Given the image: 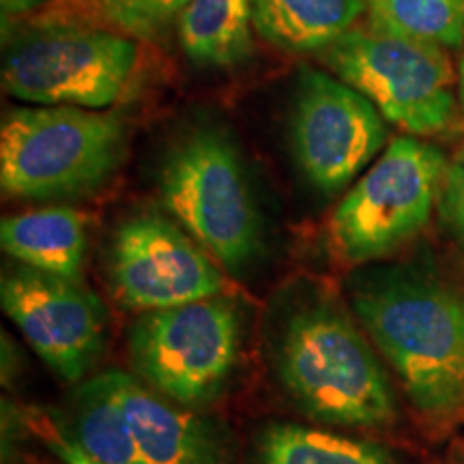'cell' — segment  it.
<instances>
[{
	"mask_svg": "<svg viewBox=\"0 0 464 464\" xmlns=\"http://www.w3.org/2000/svg\"><path fill=\"white\" fill-rule=\"evenodd\" d=\"M103 376L149 464H228L226 440L216 423L160 396L136 376L121 370H108Z\"/></svg>",
	"mask_w": 464,
	"mask_h": 464,
	"instance_id": "7c38bea8",
	"label": "cell"
},
{
	"mask_svg": "<svg viewBox=\"0 0 464 464\" xmlns=\"http://www.w3.org/2000/svg\"><path fill=\"white\" fill-rule=\"evenodd\" d=\"M445 155L430 142L402 136L342 198L332 239L348 263H370L413 239L430 222L443 185Z\"/></svg>",
	"mask_w": 464,
	"mask_h": 464,
	"instance_id": "52a82bcc",
	"label": "cell"
},
{
	"mask_svg": "<svg viewBox=\"0 0 464 464\" xmlns=\"http://www.w3.org/2000/svg\"><path fill=\"white\" fill-rule=\"evenodd\" d=\"M241 348V312L228 297L149 310L131 323L127 353L144 385L198 409L222 396Z\"/></svg>",
	"mask_w": 464,
	"mask_h": 464,
	"instance_id": "8992f818",
	"label": "cell"
},
{
	"mask_svg": "<svg viewBox=\"0 0 464 464\" xmlns=\"http://www.w3.org/2000/svg\"><path fill=\"white\" fill-rule=\"evenodd\" d=\"M324 63L368 97L387 123L413 136L439 133L454 121L458 75L440 45L370 20L329 45Z\"/></svg>",
	"mask_w": 464,
	"mask_h": 464,
	"instance_id": "5b68a950",
	"label": "cell"
},
{
	"mask_svg": "<svg viewBox=\"0 0 464 464\" xmlns=\"http://www.w3.org/2000/svg\"><path fill=\"white\" fill-rule=\"evenodd\" d=\"M260 464H396L381 445L299 423L266 426L258 440Z\"/></svg>",
	"mask_w": 464,
	"mask_h": 464,
	"instance_id": "e0dca14e",
	"label": "cell"
},
{
	"mask_svg": "<svg viewBox=\"0 0 464 464\" xmlns=\"http://www.w3.org/2000/svg\"><path fill=\"white\" fill-rule=\"evenodd\" d=\"M249 0H189L179 14V42L198 65L235 67L252 52Z\"/></svg>",
	"mask_w": 464,
	"mask_h": 464,
	"instance_id": "9a60e30c",
	"label": "cell"
},
{
	"mask_svg": "<svg viewBox=\"0 0 464 464\" xmlns=\"http://www.w3.org/2000/svg\"><path fill=\"white\" fill-rule=\"evenodd\" d=\"M3 310L63 381L80 382L106 342V310L78 280L17 266L0 284Z\"/></svg>",
	"mask_w": 464,
	"mask_h": 464,
	"instance_id": "30bf717a",
	"label": "cell"
},
{
	"mask_svg": "<svg viewBox=\"0 0 464 464\" xmlns=\"http://www.w3.org/2000/svg\"><path fill=\"white\" fill-rule=\"evenodd\" d=\"M290 127L301 172L324 194L346 188L387 142L385 119L374 103L314 69L301 73Z\"/></svg>",
	"mask_w": 464,
	"mask_h": 464,
	"instance_id": "9c48e42d",
	"label": "cell"
},
{
	"mask_svg": "<svg viewBox=\"0 0 464 464\" xmlns=\"http://www.w3.org/2000/svg\"><path fill=\"white\" fill-rule=\"evenodd\" d=\"M351 299L417 413L464 417V293L421 269L385 266L357 277Z\"/></svg>",
	"mask_w": 464,
	"mask_h": 464,
	"instance_id": "6da1fadb",
	"label": "cell"
},
{
	"mask_svg": "<svg viewBox=\"0 0 464 464\" xmlns=\"http://www.w3.org/2000/svg\"><path fill=\"white\" fill-rule=\"evenodd\" d=\"M39 432L45 440V445L54 451L58 460L63 464H102L95 456H91L78 440L73 439L72 432H67L65 428L54 426V423H39Z\"/></svg>",
	"mask_w": 464,
	"mask_h": 464,
	"instance_id": "44dd1931",
	"label": "cell"
},
{
	"mask_svg": "<svg viewBox=\"0 0 464 464\" xmlns=\"http://www.w3.org/2000/svg\"><path fill=\"white\" fill-rule=\"evenodd\" d=\"M188 3L189 0H92L110 24L140 39L160 34Z\"/></svg>",
	"mask_w": 464,
	"mask_h": 464,
	"instance_id": "d6986e66",
	"label": "cell"
},
{
	"mask_svg": "<svg viewBox=\"0 0 464 464\" xmlns=\"http://www.w3.org/2000/svg\"><path fill=\"white\" fill-rule=\"evenodd\" d=\"M254 26L286 52L327 50L355 26L365 0H249Z\"/></svg>",
	"mask_w": 464,
	"mask_h": 464,
	"instance_id": "5bb4252c",
	"label": "cell"
},
{
	"mask_svg": "<svg viewBox=\"0 0 464 464\" xmlns=\"http://www.w3.org/2000/svg\"><path fill=\"white\" fill-rule=\"evenodd\" d=\"M110 277L119 299L144 312L219 297L226 286L211 254L160 216L130 218L116 228Z\"/></svg>",
	"mask_w": 464,
	"mask_h": 464,
	"instance_id": "8fae6325",
	"label": "cell"
},
{
	"mask_svg": "<svg viewBox=\"0 0 464 464\" xmlns=\"http://www.w3.org/2000/svg\"><path fill=\"white\" fill-rule=\"evenodd\" d=\"M136 61V45L123 34L44 26L11 45L3 84L11 97L37 106L103 110L125 91Z\"/></svg>",
	"mask_w": 464,
	"mask_h": 464,
	"instance_id": "ba28073f",
	"label": "cell"
},
{
	"mask_svg": "<svg viewBox=\"0 0 464 464\" xmlns=\"http://www.w3.org/2000/svg\"><path fill=\"white\" fill-rule=\"evenodd\" d=\"M123 153L119 116L73 106L15 108L0 130V185L28 200L97 189Z\"/></svg>",
	"mask_w": 464,
	"mask_h": 464,
	"instance_id": "3957f363",
	"label": "cell"
},
{
	"mask_svg": "<svg viewBox=\"0 0 464 464\" xmlns=\"http://www.w3.org/2000/svg\"><path fill=\"white\" fill-rule=\"evenodd\" d=\"M370 20L440 48L464 44V0H365Z\"/></svg>",
	"mask_w": 464,
	"mask_h": 464,
	"instance_id": "ac0fdd59",
	"label": "cell"
},
{
	"mask_svg": "<svg viewBox=\"0 0 464 464\" xmlns=\"http://www.w3.org/2000/svg\"><path fill=\"white\" fill-rule=\"evenodd\" d=\"M69 432L102 464H149L103 374L75 390Z\"/></svg>",
	"mask_w": 464,
	"mask_h": 464,
	"instance_id": "2e32d148",
	"label": "cell"
},
{
	"mask_svg": "<svg viewBox=\"0 0 464 464\" xmlns=\"http://www.w3.org/2000/svg\"><path fill=\"white\" fill-rule=\"evenodd\" d=\"M0 246L24 266L78 280L86 254V218L67 207L34 208L5 218Z\"/></svg>",
	"mask_w": 464,
	"mask_h": 464,
	"instance_id": "4fadbf2b",
	"label": "cell"
},
{
	"mask_svg": "<svg viewBox=\"0 0 464 464\" xmlns=\"http://www.w3.org/2000/svg\"><path fill=\"white\" fill-rule=\"evenodd\" d=\"M160 189L168 211L219 265L239 274L256 260L263 219L239 150L224 131L188 133L168 155Z\"/></svg>",
	"mask_w": 464,
	"mask_h": 464,
	"instance_id": "277c9868",
	"label": "cell"
},
{
	"mask_svg": "<svg viewBox=\"0 0 464 464\" xmlns=\"http://www.w3.org/2000/svg\"><path fill=\"white\" fill-rule=\"evenodd\" d=\"M439 208L445 226L464 246V149L458 150L456 158L445 168Z\"/></svg>",
	"mask_w": 464,
	"mask_h": 464,
	"instance_id": "ffe728a7",
	"label": "cell"
},
{
	"mask_svg": "<svg viewBox=\"0 0 464 464\" xmlns=\"http://www.w3.org/2000/svg\"><path fill=\"white\" fill-rule=\"evenodd\" d=\"M274 362L290 398L312 420L348 428L385 426L396 398L368 340L332 301L295 307L277 334Z\"/></svg>",
	"mask_w": 464,
	"mask_h": 464,
	"instance_id": "7a4b0ae2",
	"label": "cell"
},
{
	"mask_svg": "<svg viewBox=\"0 0 464 464\" xmlns=\"http://www.w3.org/2000/svg\"><path fill=\"white\" fill-rule=\"evenodd\" d=\"M458 100H460V108L464 112V50L460 56V65H458Z\"/></svg>",
	"mask_w": 464,
	"mask_h": 464,
	"instance_id": "7402d4cb",
	"label": "cell"
}]
</instances>
